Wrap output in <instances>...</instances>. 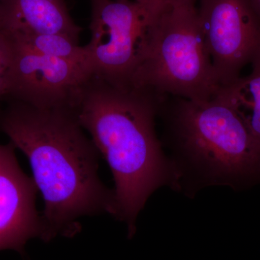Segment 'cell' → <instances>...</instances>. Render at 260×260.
Masks as SVG:
<instances>
[{"label":"cell","mask_w":260,"mask_h":260,"mask_svg":"<svg viewBox=\"0 0 260 260\" xmlns=\"http://www.w3.org/2000/svg\"><path fill=\"white\" fill-rule=\"evenodd\" d=\"M197 10L219 83L229 86L260 54V15L251 0H199Z\"/></svg>","instance_id":"obj_6"},{"label":"cell","mask_w":260,"mask_h":260,"mask_svg":"<svg viewBox=\"0 0 260 260\" xmlns=\"http://www.w3.org/2000/svg\"><path fill=\"white\" fill-rule=\"evenodd\" d=\"M153 11L134 0H92L90 40L85 47L93 74L120 86L131 85Z\"/></svg>","instance_id":"obj_5"},{"label":"cell","mask_w":260,"mask_h":260,"mask_svg":"<svg viewBox=\"0 0 260 260\" xmlns=\"http://www.w3.org/2000/svg\"><path fill=\"white\" fill-rule=\"evenodd\" d=\"M164 98L93 74L80 88L72 108L112 171L114 217L126 224L129 239L149 198L162 186L177 189L174 166L155 131Z\"/></svg>","instance_id":"obj_2"},{"label":"cell","mask_w":260,"mask_h":260,"mask_svg":"<svg viewBox=\"0 0 260 260\" xmlns=\"http://www.w3.org/2000/svg\"><path fill=\"white\" fill-rule=\"evenodd\" d=\"M148 7H159L169 5H194L198 0H134Z\"/></svg>","instance_id":"obj_13"},{"label":"cell","mask_w":260,"mask_h":260,"mask_svg":"<svg viewBox=\"0 0 260 260\" xmlns=\"http://www.w3.org/2000/svg\"><path fill=\"white\" fill-rule=\"evenodd\" d=\"M176 175L187 196L215 186L242 191L260 184V147L238 113L217 95L166 96L159 108Z\"/></svg>","instance_id":"obj_3"},{"label":"cell","mask_w":260,"mask_h":260,"mask_svg":"<svg viewBox=\"0 0 260 260\" xmlns=\"http://www.w3.org/2000/svg\"><path fill=\"white\" fill-rule=\"evenodd\" d=\"M251 1L260 15V0H251Z\"/></svg>","instance_id":"obj_14"},{"label":"cell","mask_w":260,"mask_h":260,"mask_svg":"<svg viewBox=\"0 0 260 260\" xmlns=\"http://www.w3.org/2000/svg\"><path fill=\"white\" fill-rule=\"evenodd\" d=\"M217 95L242 117L260 147V54L251 63L249 75L223 87Z\"/></svg>","instance_id":"obj_10"},{"label":"cell","mask_w":260,"mask_h":260,"mask_svg":"<svg viewBox=\"0 0 260 260\" xmlns=\"http://www.w3.org/2000/svg\"><path fill=\"white\" fill-rule=\"evenodd\" d=\"M13 56L9 37L0 29V98L6 95L7 82Z\"/></svg>","instance_id":"obj_12"},{"label":"cell","mask_w":260,"mask_h":260,"mask_svg":"<svg viewBox=\"0 0 260 260\" xmlns=\"http://www.w3.org/2000/svg\"><path fill=\"white\" fill-rule=\"evenodd\" d=\"M8 36L17 49L39 55L86 64L90 68L85 46L80 47L78 42L66 36L59 34H8Z\"/></svg>","instance_id":"obj_11"},{"label":"cell","mask_w":260,"mask_h":260,"mask_svg":"<svg viewBox=\"0 0 260 260\" xmlns=\"http://www.w3.org/2000/svg\"><path fill=\"white\" fill-rule=\"evenodd\" d=\"M0 29L13 34H59L78 42L82 29L65 0H0Z\"/></svg>","instance_id":"obj_9"},{"label":"cell","mask_w":260,"mask_h":260,"mask_svg":"<svg viewBox=\"0 0 260 260\" xmlns=\"http://www.w3.org/2000/svg\"><path fill=\"white\" fill-rule=\"evenodd\" d=\"M93 75L88 65L39 55L13 44L6 95L39 109H72L82 85Z\"/></svg>","instance_id":"obj_7"},{"label":"cell","mask_w":260,"mask_h":260,"mask_svg":"<svg viewBox=\"0 0 260 260\" xmlns=\"http://www.w3.org/2000/svg\"><path fill=\"white\" fill-rule=\"evenodd\" d=\"M0 129L28 159L44 203L43 241L80 232V218L115 215L114 191L99 177V154L73 109H39L20 102L0 120Z\"/></svg>","instance_id":"obj_1"},{"label":"cell","mask_w":260,"mask_h":260,"mask_svg":"<svg viewBox=\"0 0 260 260\" xmlns=\"http://www.w3.org/2000/svg\"><path fill=\"white\" fill-rule=\"evenodd\" d=\"M130 85L160 96L207 101L221 89L205 48L197 5L154 8L148 39Z\"/></svg>","instance_id":"obj_4"},{"label":"cell","mask_w":260,"mask_h":260,"mask_svg":"<svg viewBox=\"0 0 260 260\" xmlns=\"http://www.w3.org/2000/svg\"><path fill=\"white\" fill-rule=\"evenodd\" d=\"M15 149L11 143L0 145V250L22 253L30 239L43 240V225L37 186L19 166Z\"/></svg>","instance_id":"obj_8"}]
</instances>
